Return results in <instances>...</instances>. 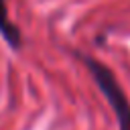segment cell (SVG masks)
<instances>
[{
    "mask_svg": "<svg viewBox=\"0 0 130 130\" xmlns=\"http://www.w3.org/2000/svg\"><path fill=\"white\" fill-rule=\"evenodd\" d=\"M81 61L87 65V69L93 75L98 87L102 89V93L110 102V106L114 110V116H116V122H118V130H130V102H128L126 93L122 91V87L118 85L114 73L106 65H102L100 61H95L87 55H81Z\"/></svg>",
    "mask_w": 130,
    "mask_h": 130,
    "instance_id": "obj_1",
    "label": "cell"
},
{
    "mask_svg": "<svg viewBox=\"0 0 130 130\" xmlns=\"http://www.w3.org/2000/svg\"><path fill=\"white\" fill-rule=\"evenodd\" d=\"M0 32L4 35V39H6L12 47H18V45H20V32H18V28L10 22L4 0H0Z\"/></svg>",
    "mask_w": 130,
    "mask_h": 130,
    "instance_id": "obj_2",
    "label": "cell"
}]
</instances>
